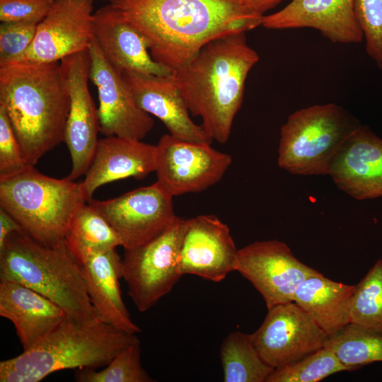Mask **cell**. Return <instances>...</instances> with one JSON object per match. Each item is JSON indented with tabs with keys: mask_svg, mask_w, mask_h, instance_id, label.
Wrapping results in <instances>:
<instances>
[{
	"mask_svg": "<svg viewBox=\"0 0 382 382\" xmlns=\"http://www.w3.org/2000/svg\"><path fill=\"white\" fill-rule=\"evenodd\" d=\"M103 1L144 35L153 59L172 72L209 42L253 30L263 17L241 0Z\"/></svg>",
	"mask_w": 382,
	"mask_h": 382,
	"instance_id": "obj_1",
	"label": "cell"
},
{
	"mask_svg": "<svg viewBox=\"0 0 382 382\" xmlns=\"http://www.w3.org/2000/svg\"><path fill=\"white\" fill-rule=\"evenodd\" d=\"M245 33L209 42L172 75L183 99L202 127L217 142L226 143L241 107L245 80L258 62Z\"/></svg>",
	"mask_w": 382,
	"mask_h": 382,
	"instance_id": "obj_2",
	"label": "cell"
},
{
	"mask_svg": "<svg viewBox=\"0 0 382 382\" xmlns=\"http://www.w3.org/2000/svg\"><path fill=\"white\" fill-rule=\"evenodd\" d=\"M0 106L28 165L64 142L70 99L60 62L0 64Z\"/></svg>",
	"mask_w": 382,
	"mask_h": 382,
	"instance_id": "obj_3",
	"label": "cell"
},
{
	"mask_svg": "<svg viewBox=\"0 0 382 382\" xmlns=\"http://www.w3.org/2000/svg\"><path fill=\"white\" fill-rule=\"evenodd\" d=\"M139 340L136 335L97 320L68 317L40 343L0 362V382H39L56 371L101 368Z\"/></svg>",
	"mask_w": 382,
	"mask_h": 382,
	"instance_id": "obj_4",
	"label": "cell"
},
{
	"mask_svg": "<svg viewBox=\"0 0 382 382\" xmlns=\"http://www.w3.org/2000/svg\"><path fill=\"white\" fill-rule=\"evenodd\" d=\"M13 280L46 296L80 322L98 319L79 265L66 240L44 245L23 230L15 231L0 251V281Z\"/></svg>",
	"mask_w": 382,
	"mask_h": 382,
	"instance_id": "obj_5",
	"label": "cell"
},
{
	"mask_svg": "<svg viewBox=\"0 0 382 382\" xmlns=\"http://www.w3.org/2000/svg\"><path fill=\"white\" fill-rule=\"evenodd\" d=\"M87 202L80 183L47 176L34 166L0 179V207L37 241L55 245L65 239L76 212Z\"/></svg>",
	"mask_w": 382,
	"mask_h": 382,
	"instance_id": "obj_6",
	"label": "cell"
},
{
	"mask_svg": "<svg viewBox=\"0 0 382 382\" xmlns=\"http://www.w3.org/2000/svg\"><path fill=\"white\" fill-rule=\"evenodd\" d=\"M359 125L335 103L296 110L281 127L278 165L295 175H328L339 148Z\"/></svg>",
	"mask_w": 382,
	"mask_h": 382,
	"instance_id": "obj_7",
	"label": "cell"
},
{
	"mask_svg": "<svg viewBox=\"0 0 382 382\" xmlns=\"http://www.w3.org/2000/svg\"><path fill=\"white\" fill-rule=\"evenodd\" d=\"M188 219L177 217L166 231L136 247L125 249L122 279L140 312L168 294L183 274L180 250Z\"/></svg>",
	"mask_w": 382,
	"mask_h": 382,
	"instance_id": "obj_8",
	"label": "cell"
},
{
	"mask_svg": "<svg viewBox=\"0 0 382 382\" xmlns=\"http://www.w3.org/2000/svg\"><path fill=\"white\" fill-rule=\"evenodd\" d=\"M156 146V182L173 197L199 192L217 183L232 162L231 156L211 144L183 141L169 134Z\"/></svg>",
	"mask_w": 382,
	"mask_h": 382,
	"instance_id": "obj_9",
	"label": "cell"
},
{
	"mask_svg": "<svg viewBox=\"0 0 382 382\" xmlns=\"http://www.w3.org/2000/svg\"><path fill=\"white\" fill-rule=\"evenodd\" d=\"M173 196L158 183L107 200L92 199L96 209L118 234L121 246L141 245L168 228L176 220Z\"/></svg>",
	"mask_w": 382,
	"mask_h": 382,
	"instance_id": "obj_10",
	"label": "cell"
},
{
	"mask_svg": "<svg viewBox=\"0 0 382 382\" xmlns=\"http://www.w3.org/2000/svg\"><path fill=\"white\" fill-rule=\"evenodd\" d=\"M236 271L262 295L267 309L294 301L298 286L320 273L295 257L277 240L255 241L238 249Z\"/></svg>",
	"mask_w": 382,
	"mask_h": 382,
	"instance_id": "obj_11",
	"label": "cell"
},
{
	"mask_svg": "<svg viewBox=\"0 0 382 382\" xmlns=\"http://www.w3.org/2000/svg\"><path fill=\"white\" fill-rule=\"evenodd\" d=\"M329 335L294 301L268 309L253 341L274 369L294 364L323 348Z\"/></svg>",
	"mask_w": 382,
	"mask_h": 382,
	"instance_id": "obj_12",
	"label": "cell"
},
{
	"mask_svg": "<svg viewBox=\"0 0 382 382\" xmlns=\"http://www.w3.org/2000/svg\"><path fill=\"white\" fill-rule=\"evenodd\" d=\"M59 62L70 99L64 137L71 161L66 178L75 180L86 175L97 147L100 132L98 110L88 85L91 63L88 51L69 55Z\"/></svg>",
	"mask_w": 382,
	"mask_h": 382,
	"instance_id": "obj_13",
	"label": "cell"
},
{
	"mask_svg": "<svg viewBox=\"0 0 382 382\" xmlns=\"http://www.w3.org/2000/svg\"><path fill=\"white\" fill-rule=\"evenodd\" d=\"M90 79L99 100V131L105 137L141 140L151 130L154 120L137 103L122 73L107 60L94 37L88 49Z\"/></svg>",
	"mask_w": 382,
	"mask_h": 382,
	"instance_id": "obj_14",
	"label": "cell"
},
{
	"mask_svg": "<svg viewBox=\"0 0 382 382\" xmlns=\"http://www.w3.org/2000/svg\"><path fill=\"white\" fill-rule=\"evenodd\" d=\"M93 0H54L37 24L33 42L16 61L60 62L88 50L93 39Z\"/></svg>",
	"mask_w": 382,
	"mask_h": 382,
	"instance_id": "obj_15",
	"label": "cell"
},
{
	"mask_svg": "<svg viewBox=\"0 0 382 382\" xmlns=\"http://www.w3.org/2000/svg\"><path fill=\"white\" fill-rule=\"evenodd\" d=\"M238 252L229 228L217 216L189 219L180 250L181 272L219 282L236 271Z\"/></svg>",
	"mask_w": 382,
	"mask_h": 382,
	"instance_id": "obj_16",
	"label": "cell"
},
{
	"mask_svg": "<svg viewBox=\"0 0 382 382\" xmlns=\"http://www.w3.org/2000/svg\"><path fill=\"white\" fill-rule=\"evenodd\" d=\"M328 175L354 199L382 197V139L360 125L339 148Z\"/></svg>",
	"mask_w": 382,
	"mask_h": 382,
	"instance_id": "obj_17",
	"label": "cell"
},
{
	"mask_svg": "<svg viewBox=\"0 0 382 382\" xmlns=\"http://www.w3.org/2000/svg\"><path fill=\"white\" fill-rule=\"evenodd\" d=\"M93 37L110 64L119 72L168 76L172 71L155 61L144 35L109 4L93 16Z\"/></svg>",
	"mask_w": 382,
	"mask_h": 382,
	"instance_id": "obj_18",
	"label": "cell"
},
{
	"mask_svg": "<svg viewBox=\"0 0 382 382\" xmlns=\"http://www.w3.org/2000/svg\"><path fill=\"white\" fill-rule=\"evenodd\" d=\"M262 26L272 30L309 28L334 43H359L364 38L354 12V0H292L265 15Z\"/></svg>",
	"mask_w": 382,
	"mask_h": 382,
	"instance_id": "obj_19",
	"label": "cell"
},
{
	"mask_svg": "<svg viewBox=\"0 0 382 382\" xmlns=\"http://www.w3.org/2000/svg\"><path fill=\"white\" fill-rule=\"evenodd\" d=\"M122 76L138 105L159 119L172 137L211 144L213 139L190 118L173 75L156 76L125 71Z\"/></svg>",
	"mask_w": 382,
	"mask_h": 382,
	"instance_id": "obj_20",
	"label": "cell"
},
{
	"mask_svg": "<svg viewBox=\"0 0 382 382\" xmlns=\"http://www.w3.org/2000/svg\"><path fill=\"white\" fill-rule=\"evenodd\" d=\"M74 255L98 319L132 335L140 332L122 297V258L116 249L86 250Z\"/></svg>",
	"mask_w": 382,
	"mask_h": 382,
	"instance_id": "obj_21",
	"label": "cell"
},
{
	"mask_svg": "<svg viewBox=\"0 0 382 382\" xmlns=\"http://www.w3.org/2000/svg\"><path fill=\"white\" fill-rule=\"evenodd\" d=\"M156 158V146L141 140L115 136L99 139L91 164L80 183L87 202L103 185L130 177L144 178L155 171Z\"/></svg>",
	"mask_w": 382,
	"mask_h": 382,
	"instance_id": "obj_22",
	"label": "cell"
},
{
	"mask_svg": "<svg viewBox=\"0 0 382 382\" xmlns=\"http://www.w3.org/2000/svg\"><path fill=\"white\" fill-rule=\"evenodd\" d=\"M0 316L13 324L23 351L40 343L66 317L54 302L13 280L0 281Z\"/></svg>",
	"mask_w": 382,
	"mask_h": 382,
	"instance_id": "obj_23",
	"label": "cell"
},
{
	"mask_svg": "<svg viewBox=\"0 0 382 382\" xmlns=\"http://www.w3.org/2000/svg\"><path fill=\"white\" fill-rule=\"evenodd\" d=\"M355 289L356 285L332 281L320 272L298 286L294 301L330 336L350 323V305Z\"/></svg>",
	"mask_w": 382,
	"mask_h": 382,
	"instance_id": "obj_24",
	"label": "cell"
},
{
	"mask_svg": "<svg viewBox=\"0 0 382 382\" xmlns=\"http://www.w3.org/2000/svg\"><path fill=\"white\" fill-rule=\"evenodd\" d=\"M225 382H266L274 369L261 357L252 334L229 333L219 352Z\"/></svg>",
	"mask_w": 382,
	"mask_h": 382,
	"instance_id": "obj_25",
	"label": "cell"
},
{
	"mask_svg": "<svg viewBox=\"0 0 382 382\" xmlns=\"http://www.w3.org/2000/svg\"><path fill=\"white\" fill-rule=\"evenodd\" d=\"M347 371L382 361V334L349 323L325 344Z\"/></svg>",
	"mask_w": 382,
	"mask_h": 382,
	"instance_id": "obj_26",
	"label": "cell"
},
{
	"mask_svg": "<svg viewBox=\"0 0 382 382\" xmlns=\"http://www.w3.org/2000/svg\"><path fill=\"white\" fill-rule=\"evenodd\" d=\"M73 254L93 250H108L121 246L120 237L107 219L86 202L74 214L65 236Z\"/></svg>",
	"mask_w": 382,
	"mask_h": 382,
	"instance_id": "obj_27",
	"label": "cell"
},
{
	"mask_svg": "<svg viewBox=\"0 0 382 382\" xmlns=\"http://www.w3.org/2000/svg\"><path fill=\"white\" fill-rule=\"evenodd\" d=\"M349 318L351 323L382 334V259L356 284Z\"/></svg>",
	"mask_w": 382,
	"mask_h": 382,
	"instance_id": "obj_28",
	"label": "cell"
},
{
	"mask_svg": "<svg viewBox=\"0 0 382 382\" xmlns=\"http://www.w3.org/2000/svg\"><path fill=\"white\" fill-rule=\"evenodd\" d=\"M78 369L75 380L78 382L155 381L141 365L139 340L120 352L103 369Z\"/></svg>",
	"mask_w": 382,
	"mask_h": 382,
	"instance_id": "obj_29",
	"label": "cell"
},
{
	"mask_svg": "<svg viewBox=\"0 0 382 382\" xmlns=\"http://www.w3.org/2000/svg\"><path fill=\"white\" fill-rule=\"evenodd\" d=\"M344 371L347 368L324 347L294 364L274 369L266 382H317Z\"/></svg>",
	"mask_w": 382,
	"mask_h": 382,
	"instance_id": "obj_30",
	"label": "cell"
},
{
	"mask_svg": "<svg viewBox=\"0 0 382 382\" xmlns=\"http://www.w3.org/2000/svg\"><path fill=\"white\" fill-rule=\"evenodd\" d=\"M354 12L366 53L382 70V0H354Z\"/></svg>",
	"mask_w": 382,
	"mask_h": 382,
	"instance_id": "obj_31",
	"label": "cell"
},
{
	"mask_svg": "<svg viewBox=\"0 0 382 382\" xmlns=\"http://www.w3.org/2000/svg\"><path fill=\"white\" fill-rule=\"evenodd\" d=\"M29 166L10 120L0 106V179L16 175Z\"/></svg>",
	"mask_w": 382,
	"mask_h": 382,
	"instance_id": "obj_32",
	"label": "cell"
},
{
	"mask_svg": "<svg viewBox=\"0 0 382 382\" xmlns=\"http://www.w3.org/2000/svg\"><path fill=\"white\" fill-rule=\"evenodd\" d=\"M37 23L2 22L0 25V64L21 58L35 37Z\"/></svg>",
	"mask_w": 382,
	"mask_h": 382,
	"instance_id": "obj_33",
	"label": "cell"
},
{
	"mask_svg": "<svg viewBox=\"0 0 382 382\" xmlns=\"http://www.w3.org/2000/svg\"><path fill=\"white\" fill-rule=\"evenodd\" d=\"M53 3L54 0H0V21L38 24Z\"/></svg>",
	"mask_w": 382,
	"mask_h": 382,
	"instance_id": "obj_34",
	"label": "cell"
},
{
	"mask_svg": "<svg viewBox=\"0 0 382 382\" xmlns=\"http://www.w3.org/2000/svg\"><path fill=\"white\" fill-rule=\"evenodd\" d=\"M23 228L4 209L0 208V251L4 248L8 236Z\"/></svg>",
	"mask_w": 382,
	"mask_h": 382,
	"instance_id": "obj_35",
	"label": "cell"
},
{
	"mask_svg": "<svg viewBox=\"0 0 382 382\" xmlns=\"http://www.w3.org/2000/svg\"><path fill=\"white\" fill-rule=\"evenodd\" d=\"M253 13L263 16L264 13L278 5L283 0H241Z\"/></svg>",
	"mask_w": 382,
	"mask_h": 382,
	"instance_id": "obj_36",
	"label": "cell"
}]
</instances>
